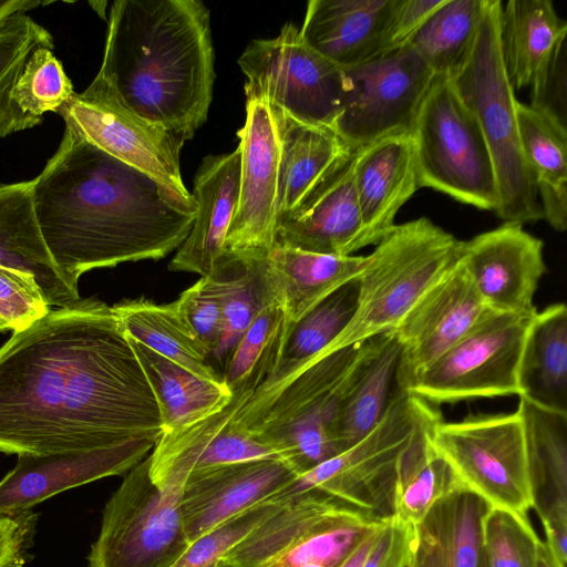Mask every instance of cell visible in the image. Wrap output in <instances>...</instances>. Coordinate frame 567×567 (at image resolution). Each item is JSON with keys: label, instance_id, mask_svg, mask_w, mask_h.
I'll use <instances>...</instances> for the list:
<instances>
[{"label": "cell", "instance_id": "f35d334b", "mask_svg": "<svg viewBox=\"0 0 567 567\" xmlns=\"http://www.w3.org/2000/svg\"><path fill=\"white\" fill-rule=\"evenodd\" d=\"M289 332L278 302L256 316L221 372L231 395L255 391L275 372Z\"/></svg>", "mask_w": 567, "mask_h": 567}, {"label": "cell", "instance_id": "5bb4252c", "mask_svg": "<svg viewBox=\"0 0 567 567\" xmlns=\"http://www.w3.org/2000/svg\"><path fill=\"white\" fill-rule=\"evenodd\" d=\"M58 114L66 127L92 145L151 176L183 200L196 202L181 174L184 141L134 113L97 73Z\"/></svg>", "mask_w": 567, "mask_h": 567}, {"label": "cell", "instance_id": "6da1fadb", "mask_svg": "<svg viewBox=\"0 0 567 567\" xmlns=\"http://www.w3.org/2000/svg\"><path fill=\"white\" fill-rule=\"evenodd\" d=\"M163 432L152 386L102 300L50 310L0 347V452H84Z\"/></svg>", "mask_w": 567, "mask_h": 567}, {"label": "cell", "instance_id": "e575fe53", "mask_svg": "<svg viewBox=\"0 0 567 567\" xmlns=\"http://www.w3.org/2000/svg\"><path fill=\"white\" fill-rule=\"evenodd\" d=\"M127 338L157 399L164 432L193 423L230 400L231 393L225 383L200 379L130 336Z\"/></svg>", "mask_w": 567, "mask_h": 567}, {"label": "cell", "instance_id": "3957f363", "mask_svg": "<svg viewBox=\"0 0 567 567\" xmlns=\"http://www.w3.org/2000/svg\"><path fill=\"white\" fill-rule=\"evenodd\" d=\"M214 59L204 2L116 0L97 74L134 113L185 142L207 120Z\"/></svg>", "mask_w": 567, "mask_h": 567}, {"label": "cell", "instance_id": "60d3db41", "mask_svg": "<svg viewBox=\"0 0 567 567\" xmlns=\"http://www.w3.org/2000/svg\"><path fill=\"white\" fill-rule=\"evenodd\" d=\"M39 47L53 49V37L27 12L16 13L0 24V140L43 121L23 113L11 99L24 63Z\"/></svg>", "mask_w": 567, "mask_h": 567}, {"label": "cell", "instance_id": "ac0fdd59", "mask_svg": "<svg viewBox=\"0 0 567 567\" xmlns=\"http://www.w3.org/2000/svg\"><path fill=\"white\" fill-rule=\"evenodd\" d=\"M156 443L141 439L93 451L20 454L14 467L0 480V516L28 512L66 489L127 473Z\"/></svg>", "mask_w": 567, "mask_h": 567}, {"label": "cell", "instance_id": "d6986e66", "mask_svg": "<svg viewBox=\"0 0 567 567\" xmlns=\"http://www.w3.org/2000/svg\"><path fill=\"white\" fill-rule=\"evenodd\" d=\"M299 474L281 458H257L189 475L179 509L192 543L224 520L272 497Z\"/></svg>", "mask_w": 567, "mask_h": 567}, {"label": "cell", "instance_id": "f907efd6", "mask_svg": "<svg viewBox=\"0 0 567 567\" xmlns=\"http://www.w3.org/2000/svg\"><path fill=\"white\" fill-rule=\"evenodd\" d=\"M35 516L30 512L0 516V567H22L32 540Z\"/></svg>", "mask_w": 567, "mask_h": 567}, {"label": "cell", "instance_id": "f5cc1de1", "mask_svg": "<svg viewBox=\"0 0 567 567\" xmlns=\"http://www.w3.org/2000/svg\"><path fill=\"white\" fill-rule=\"evenodd\" d=\"M386 520L369 533L338 567H362Z\"/></svg>", "mask_w": 567, "mask_h": 567}, {"label": "cell", "instance_id": "1f68e13d", "mask_svg": "<svg viewBox=\"0 0 567 567\" xmlns=\"http://www.w3.org/2000/svg\"><path fill=\"white\" fill-rule=\"evenodd\" d=\"M264 259L223 250L207 276L221 301V331L210 357L212 364L220 374L256 316L277 302L265 276Z\"/></svg>", "mask_w": 567, "mask_h": 567}, {"label": "cell", "instance_id": "277c9868", "mask_svg": "<svg viewBox=\"0 0 567 567\" xmlns=\"http://www.w3.org/2000/svg\"><path fill=\"white\" fill-rule=\"evenodd\" d=\"M377 337L337 350L324 349L282 378L231 395L206 417L246 431L281 460L310 470L339 454L333 427L341 405Z\"/></svg>", "mask_w": 567, "mask_h": 567}, {"label": "cell", "instance_id": "5b68a950", "mask_svg": "<svg viewBox=\"0 0 567 567\" xmlns=\"http://www.w3.org/2000/svg\"><path fill=\"white\" fill-rule=\"evenodd\" d=\"M502 4L499 0H485L473 51L451 79L474 114L492 156L498 194L494 213L504 223L524 225L543 219V212L520 147L518 100L502 59Z\"/></svg>", "mask_w": 567, "mask_h": 567}, {"label": "cell", "instance_id": "d590c367", "mask_svg": "<svg viewBox=\"0 0 567 567\" xmlns=\"http://www.w3.org/2000/svg\"><path fill=\"white\" fill-rule=\"evenodd\" d=\"M441 419L439 415L422 425L398 462L393 516L410 525L419 523L441 498L465 488L431 444L430 430Z\"/></svg>", "mask_w": 567, "mask_h": 567}, {"label": "cell", "instance_id": "f1b7e54d", "mask_svg": "<svg viewBox=\"0 0 567 567\" xmlns=\"http://www.w3.org/2000/svg\"><path fill=\"white\" fill-rule=\"evenodd\" d=\"M516 117L525 163L537 189L543 219L556 231L567 229V131L548 105L517 102Z\"/></svg>", "mask_w": 567, "mask_h": 567}, {"label": "cell", "instance_id": "4316f807", "mask_svg": "<svg viewBox=\"0 0 567 567\" xmlns=\"http://www.w3.org/2000/svg\"><path fill=\"white\" fill-rule=\"evenodd\" d=\"M365 256H331L275 245L264 259L267 282L289 330L318 303L355 279Z\"/></svg>", "mask_w": 567, "mask_h": 567}, {"label": "cell", "instance_id": "681fc988", "mask_svg": "<svg viewBox=\"0 0 567 567\" xmlns=\"http://www.w3.org/2000/svg\"><path fill=\"white\" fill-rule=\"evenodd\" d=\"M443 2L444 0H395L383 52L406 45L419 28Z\"/></svg>", "mask_w": 567, "mask_h": 567}, {"label": "cell", "instance_id": "30bf717a", "mask_svg": "<svg viewBox=\"0 0 567 567\" xmlns=\"http://www.w3.org/2000/svg\"><path fill=\"white\" fill-rule=\"evenodd\" d=\"M435 451L464 487L491 507L527 515L533 508L525 435L517 410L439 420L430 430Z\"/></svg>", "mask_w": 567, "mask_h": 567}, {"label": "cell", "instance_id": "f6af8a7d", "mask_svg": "<svg viewBox=\"0 0 567 567\" xmlns=\"http://www.w3.org/2000/svg\"><path fill=\"white\" fill-rule=\"evenodd\" d=\"M287 502L272 496L224 520L192 542L173 567H220L228 553Z\"/></svg>", "mask_w": 567, "mask_h": 567}, {"label": "cell", "instance_id": "9c48e42d", "mask_svg": "<svg viewBox=\"0 0 567 567\" xmlns=\"http://www.w3.org/2000/svg\"><path fill=\"white\" fill-rule=\"evenodd\" d=\"M179 493L153 483L150 456L132 467L104 506L89 567H173L190 544Z\"/></svg>", "mask_w": 567, "mask_h": 567}, {"label": "cell", "instance_id": "2e32d148", "mask_svg": "<svg viewBox=\"0 0 567 567\" xmlns=\"http://www.w3.org/2000/svg\"><path fill=\"white\" fill-rule=\"evenodd\" d=\"M492 310L487 308L457 258L421 296L393 330L401 344L395 388L437 360Z\"/></svg>", "mask_w": 567, "mask_h": 567}, {"label": "cell", "instance_id": "11a10c76", "mask_svg": "<svg viewBox=\"0 0 567 567\" xmlns=\"http://www.w3.org/2000/svg\"><path fill=\"white\" fill-rule=\"evenodd\" d=\"M536 567H563L543 540L537 545Z\"/></svg>", "mask_w": 567, "mask_h": 567}, {"label": "cell", "instance_id": "8d00e7d4", "mask_svg": "<svg viewBox=\"0 0 567 567\" xmlns=\"http://www.w3.org/2000/svg\"><path fill=\"white\" fill-rule=\"evenodd\" d=\"M344 506L349 505L319 491L293 495L228 553L220 567H266L323 517Z\"/></svg>", "mask_w": 567, "mask_h": 567}, {"label": "cell", "instance_id": "52a82bcc", "mask_svg": "<svg viewBox=\"0 0 567 567\" xmlns=\"http://www.w3.org/2000/svg\"><path fill=\"white\" fill-rule=\"evenodd\" d=\"M439 415L433 404L395 388L386 412L368 435L274 496L288 499L319 491L377 518H389L399 458L416 431Z\"/></svg>", "mask_w": 567, "mask_h": 567}, {"label": "cell", "instance_id": "74e56055", "mask_svg": "<svg viewBox=\"0 0 567 567\" xmlns=\"http://www.w3.org/2000/svg\"><path fill=\"white\" fill-rule=\"evenodd\" d=\"M484 6L485 0H444L406 45L435 76L453 78L473 51Z\"/></svg>", "mask_w": 567, "mask_h": 567}, {"label": "cell", "instance_id": "44dd1931", "mask_svg": "<svg viewBox=\"0 0 567 567\" xmlns=\"http://www.w3.org/2000/svg\"><path fill=\"white\" fill-rule=\"evenodd\" d=\"M567 34V23L549 0H509L502 4L499 42L514 89H529L532 105H549Z\"/></svg>", "mask_w": 567, "mask_h": 567}, {"label": "cell", "instance_id": "4fadbf2b", "mask_svg": "<svg viewBox=\"0 0 567 567\" xmlns=\"http://www.w3.org/2000/svg\"><path fill=\"white\" fill-rule=\"evenodd\" d=\"M340 110L333 132L352 150L411 133L435 79L409 45L342 69Z\"/></svg>", "mask_w": 567, "mask_h": 567}, {"label": "cell", "instance_id": "7402d4cb", "mask_svg": "<svg viewBox=\"0 0 567 567\" xmlns=\"http://www.w3.org/2000/svg\"><path fill=\"white\" fill-rule=\"evenodd\" d=\"M354 186L368 246L396 224L400 208L420 188L411 133L355 150Z\"/></svg>", "mask_w": 567, "mask_h": 567}, {"label": "cell", "instance_id": "484cf974", "mask_svg": "<svg viewBox=\"0 0 567 567\" xmlns=\"http://www.w3.org/2000/svg\"><path fill=\"white\" fill-rule=\"evenodd\" d=\"M489 508L486 501L466 488L437 501L413 525L408 567H480L483 519Z\"/></svg>", "mask_w": 567, "mask_h": 567}, {"label": "cell", "instance_id": "e0dca14e", "mask_svg": "<svg viewBox=\"0 0 567 567\" xmlns=\"http://www.w3.org/2000/svg\"><path fill=\"white\" fill-rule=\"evenodd\" d=\"M458 259L488 309L501 313L536 310L534 296L546 271L543 241L523 225L501 226L460 241Z\"/></svg>", "mask_w": 567, "mask_h": 567}, {"label": "cell", "instance_id": "836d02e7", "mask_svg": "<svg viewBox=\"0 0 567 567\" xmlns=\"http://www.w3.org/2000/svg\"><path fill=\"white\" fill-rule=\"evenodd\" d=\"M518 398L533 508L540 515L567 506V415Z\"/></svg>", "mask_w": 567, "mask_h": 567}, {"label": "cell", "instance_id": "7c38bea8", "mask_svg": "<svg viewBox=\"0 0 567 567\" xmlns=\"http://www.w3.org/2000/svg\"><path fill=\"white\" fill-rule=\"evenodd\" d=\"M238 64L247 79V102L265 101L297 121L332 130L342 69L309 48L297 25L289 22L274 39L250 41Z\"/></svg>", "mask_w": 567, "mask_h": 567}, {"label": "cell", "instance_id": "4dcf8cb0", "mask_svg": "<svg viewBox=\"0 0 567 567\" xmlns=\"http://www.w3.org/2000/svg\"><path fill=\"white\" fill-rule=\"evenodd\" d=\"M567 415V308L558 302L537 311L519 365V395Z\"/></svg>", "mask_w": 567, "mask_h": 567}, {"label": "cell", "instance_id": "6f0895ef", "mask_svg": "<svg viewBox=\"0 0 567 567\" xmlns=\"http://www.w3.org/2000/svg\"><path fill=\"white\" fill-rule=\"evenodd\" d=\"M6 330H7V329H6V327H4L3 324H1V323H0V332H3V331H6Z\"/></svg>", "mask_w": 567, "mask_h": 567}, {"label": "cell", "instance_id": "7bdbcfd3", "mask_svg": "<svg viewBox=\"0 0 567 567\" xmlns=\"http://www.w3.org/2000/svg\"><path fill=\"white\" fill-rule=\"evenodd\" d=\"M75 93L61 61L49 47L37 48L16 81L11 99L25 114L43 118L58 112Z\"/></svg>", "mask_w": 567, "mask_h": 567}, {"label": "cell", "instance_id": "cb8c5ba5", "mask_svg": "<svg viewBox=\"0 0 567 567\" xmlns=\"http://www.w3.org/2000/svg\"><path fill=\"white\" fill-rule=\"evenodd\" d=\"M395 0H310L300 35L313 51L349 68L384 51Z\"/></svg>", "mask_w": 567, "mask_h": 567}, {"label": "cell", "instance_id": "ffe728a7", "mask_svg": "<svg viewBox=\"0 0 567 567\" xmlns=\"http://www.w3.org/2000/svg\"><path fill=\"white\" fill-rule=\"evenodd\" d=\"M355 150L277 225L275 245L351 256L368 246L354 186Z\"/></svg>", "mask_w": 567, "mask_h": 567}, {"label": "cell", "instance_id": "9a60e30c", "mask_svg": "<svg viewBox=\"0 0 567 567\" xmlns=\"http://www.w3.org/2000/svg\"><path fill=\"white\" fill-rule=\"evenodd\" d=\"M241 152L239 197L224 250L266 257L275 246L280 142L270 105L246 103V122L237 133Z\"/></svg>", "mask_w": 567, "mask_h": 567}, {"label": "cell", "instance_id": "c3c4849f", "mask_svg": "<svg viewBox=\"0 0 567 567\" xmlns=\"http://www.w3.org/2000/svg\"><path fill=\"white\" fill-rule=\"evenodd\" d=\"M413 525L391 516L382 527L362 567H408Z\"/></svg>", "mask_w": 567, "mask_h": 567}, {"label": "cell", "instance_id": "7a4b0ae2", "mask_svg": "<svg viewBox=\"0 0 567 567\" xmlns=\"http://www.w3.org/2000/svg\"><path fill=\"white\" fill-rule=\"evenodd\" d=\"M38 223L56 266L73 286L96 268L158 260L178 249L197 212L145 173L65 126L32 178Z\"/></svg>", "mask_w": 567, "mask_h": 567}, {"label": "cell", "instance_id": "8fae6325", "mask_svg": "<svg viewBox=\"0 0 567 567\" xmlns=\"http://www.w3.org/2000/svg\"><path fill=\"white\" fill-rule=\"evenodd\" d=\"M537 310L491 311L462 339L420 372L404 392L431 404L519 395V365Z\"/></svg>", "mask_w": 567, "mask_h": 567}, {"label": "cell", "instance_id": "83f0119b", "mask_svg": "<svg viewBox=\"0 0 567 567\" xmlns=\"http://www.w3.org/2000/svg\"><path fill=\"white\" fill-rule=\"evenodd\" d=\"M279 135L277 225L352 151L330 128L302 123L270 105Z\"/></svg>", "mask_w": 567, "mask_h": 567}, {"label": "cell", "instance_id": "db71d44e", "mask_svg": "<svg viewBox=\"0 0 567 567\" xmlns=\"http://www.w3.org/2000/svg\"><path fill=\"white\" fill-rule=\"evenodd\" d=\"M52 3V1L39 0H0V24L16 13L27 12Z\"/></svg>", "mask_w": 567, "mask_h": 567}, {"label": "cell", "instance_id": "bcb514c9", "mask_svg": "<svg viewBox=\"0 0 567 567\" xmlns=\"http://www.w3.org/2000/svg\"><path fill=\"white\" fill-rule=\"evenodd\" d=\"M50 310L32 274L0 266V323L7 330H24Z\"/></svg>", "mask_w": 567, "mask_h": 567}, {"label": "cell", "instance_id": "ab89813d", "mask_svg": "<svg viewBox=\"0 0 567 567\" xmlns=\"http://www.w3.org/2000/svg\"><path fill=\"white\" fill-rule=\"evenodd\" d=\"M385 519L344 506L323 517L266 567H338Z\"/></svg>", "mask_w": 567, "mask_h": 567}, {"label": "cell", "instance_id": "7dc6e473", "mask_svg": "<svg viewBox=\"0 0 567 567\" xmlns=\"http://www.w3.org/2000/svg\"><path fill=\"white\" fill-rule=\"evenodd\" d=\"M174 303L212 357L221 331V301L214 282L200 277Z\"/></svg>", "mask_w": 567, "mask_h": 567}, {"label": "cell", "instance_id": "9f6ffc18", "mask_svg": "<svg viewBox=\"0 0 567 567\" xmlns=\"http://www.w3.org/2000/svg\"><path fill=\"white\" fill-rule=\"evenodd\" d=\"M480 567H488L485 554H483Z\"/></svg>", "mask_w": 567, "mask_h": 567}, {"label": "cell", "instance_id": "816d5d0a", "mask_svg": "<svg viewBox=\"0 0 567 567\" xmlns=\"http://www.w3.org/2000/svg\"><path fill=\"white\" fill-rule=\"evenodd\" d=\"M544 530L545 544L555 559L566 567L567 559V506H556L538 515Z\"/></svg>", "mask_w": 567, "mask_h": 567}, {"label": "cell", "instance_id": "d6a6232c", "mask_svg": "<svg viewBox=\"0 0 567 567\" xmlns=\"http://www.w3.org/2000/svg\"><path fill=\"white\" fill-rule=\"evenodd\" d=\"M400 351L395 332L382 333L377 348L359 369L334 423L338 453L368 435L386 412L395 390Z\"/></svg>", "mask_w": 567, "mask_h": 567}, {"label": "cell", "instance_id": "8992f818", "mask_svg": "<svg viewBox=\"0 0 567 567\" xmlns=\"http://www.w3.org/2000/svg\"><path fill=\"white\" fill-rule=\"evenodd\" d=\"M460 240L427 217L395 225L365 256L351 321L326 349L361 343L394 330L449 269Z\"/></svg>", "mask_w": 567, "mask_h": 567}, {"label": "cell", "instance_id": "603a6c76", "mask_svg": "<svg viewBox=\"0 0 567 567\" xmlns=\"http://www.w3.org/2000/svg\"><path fill=\"white\" fill-rule=\"evenodd\" d=\"M241 152L208 155L194 178L197 204L192 229L178 247L168 268L207 277L224 250V243L237 207Z\"/></svg>", "mask_w": 567, "mask_h": 567}, {"label": "cell", "instance_id": "ba28073f", "mask_svg": "<svg viewBox=\"0 0 567 567\" xmlns=\"http://www.w3.org/2000/svg\"><path fill=\"white\" fill-rule=\"evenodd\" d=\"M411 135L420 187L496 210L498 194L488 146L451 78L435 76Z\"/></svg>", "mask_w": 567, "mask_h": 567}, {"label": "cell", "instance_id": "ee69618b", "mask_svg": "<svg viewBox=\"0 0 567 567\" xmlns=\"http://www.w3.org/2000/svg\"><path fill=\"white\" fill-rule=\"evenodd\" d=\"M488 567H536L539 538L527 515L491 507L483 519Z\"/></svg>", "mask_w": 567, "mask_h": 567}, {"label": "cell", "instance_id": "f546056e", "mask_svg": "<svg viewBox=\"0 0 567 567\" xmlns=\"http://www.w3.org/2000/svg\"><path fill=\"white\" fill-rule=\"evenodd\" d=\"M125 333L156 353L214 383H224L202 343L174 301L156 303L146 298L123 299L112 306Z\"/></svg>", "mask_w": 567, "mask_h": 567}, {"label": "cell", "instance_id": "b9f144b4", "mask_svg": "<svg viewBox=\"0 0 567 567\" xmlns=\"http://www.w3.org/2000/svg\"><path fill=\"white\" fill-rule=\"evenodd\" d=\"M358 277L332 292L289 332L279 363L268 378H282L323 351L351 321L357 307Z\"/></svg>", "mask_w": 567, "mask_h": 567}, {"label": "cell", "instance_id": "d4e9b609", "mask_svg": "<svg viewBox=\"0 0 567 567\" xmlns=\"http://www.w3.org/2000/svg\"><path fill=\"white\" fill-rule=\"evenodd\" d=\"M0 266L30 272L48 303L56 308L81 299L52 258L35 215L32 179L0 184Z\"/></svg>", "mask_w": 567, "mask_h": 567}]
</instances>
